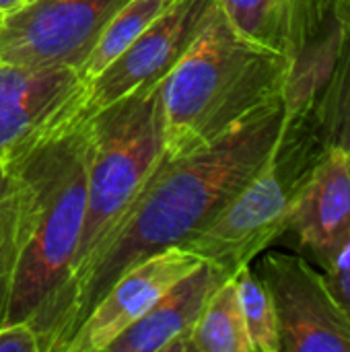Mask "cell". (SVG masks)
I'll list each match as a JSON object with an SVG mask.
<instances>
[{"label":"cell","instance_id":"1","mask_svg":"<svg viewBox=\"0 0 350 352\" xmlns=\"http://www.w3.org/2000/svg\"><path fill=\"white\" fill-rule=\"evenodd\" d=\"M287 111V95H278L215 142L182 157L165 155L111 233L58 295L39 330L41 352L64 351L89 311L132 266L202 233L268 161Z\"/></svg>","mask_w":350,"mask_h":352},{"label":"cell","instance_id":"2","mask_svg":"<svg viewBox=\"0 0 350 352\" xmlns=\"http://www.w3.org/2000/svg\"><path fill=\"white\" fill-rule=\"evenodd\" d=\"M89 140L83 124L33 140L6 161L17 190V268L4 324L29 322L39 334L72 274L87 210Z\"/></svg>","mask_w":350,"mask_h":352},{"label":"cell","instance_id":"3","mask_svg":"<svg viewBox=\"0 0 350 352\" xmlns=\"http://www.w3.org/2000/svg\"><path fill=\"white\" fill-rule=\"evenodd\" d=\"M287 58L245 39L215 2L200 33L161 82L165 155L194 153L285 95Z\"/></svg>","mask_w":350,"mask_h":352},{"label":"cell","instance_id":"4","mask_svg":"<svg viewBox=\"0 0 350 352\" xmlns=\"http://www.w3.org/2000/svg\"><path fill=\"white\" fill-rule=\"evenodd\" d=\"M309 105L289 107L268 161L202 233L182 245L184 250L233 276L285 237L303 188L328 153Z\"/></svg>","mask_w":350,"mask_h":352},{"label":"cell","instance_id":"5","mask_svg":"<svg viewBox=\"0 0 350 352\" xmlns=\"http://www.w3.org/2000/svg\"><path fill=\"white\" fill-rule=\"evenodd\" d=\"M87 124V210L70 278L111 233L165 157L161 85L116 101Z\"/></svg>","mask_w":350,"mask_h":352},{"label":"cell","instance_id":"6","mask_svg":"<svg viewBox=\"0 0 350 352\" xmlns=\"http://www.w3.org/2000/svg\"><path fill=\"white\" fill-rule=\"evenodd\" d=\"M215 2L217 0H173L167 10L109 66H105L95 78L78 82L31 142L78 128L116 101L161 85L200 33Z\"/></svg>","mask_w":350,"mask_h":352},{"label":"cell","instance_id":"7","mask_svg":"<svg viewBox=\"0 0 350 352\" xmlns=\"http://www.w3.org/2000/svg\"><path fill=\"white\" fill-rule=\"evenodd\" d=\"M128 0H21L2 16L0 64L76 70Z\"/></svg>","mask_w":350,"mask_h":352},{"label":"cell","instance_id":"8","mask_svg":"<svg viewBox=\"0 0 350 352\" xmlns=\"http://www.w3.org/2000/svg\"><path fill=\"white\" fill-rule=\"evenodd\" d=\"M256 274L276 311L281 352H350V318L307 258L266 254Z\"/></svg>","mask_w":350,"mask_h":352},{"label":"cell","instance_id":"9","mask_svg":"<svg viewBox=\"0 0 350 352\" xmlns=\"http://www.w3.org/2000/svg\"><path fill=\"white\" fill-rule=\"evenodd\" d=\"M250 41L291 64L287 91L314 95L330 56L332 21L324 0H217Z\"/></svg>","mask_w":350,"mask_h":352},{"label":"cell","instance_id":"10","mask_svg":"<svg viewBox=\"0 0 350 352\" xmlns=\"http://www.w3.org/2000/svg\"><path fill=\"white\" fill-rule=\"evenodd\" d=\"M200 262L202 260L196 254L179 245L138 262L124 272L89 311L62 352H105L128 326L142 318L163 293Z\"/></svg>","mask_w":350,"mask_h":352},{"label":"cell","instance_id":"11","mask_svg":"<svg viewBox=\"0 0 350 352\" xmlns=\"http://www.w3.org/2000/svg\"><path fill=\"white\" fill-rule=\"evenodd\" d=\"M303 258L326 270L350 245V157L328 151L303 188L287 233Z\"/></svg>","mask_w":350,"mask_h":352},{"label":"cell","instance_id":"12","mask_svg":"<svg viewBox=\"0 0 350 352\" xmlns=\"http://www.w3.org/2000/svg\"><path fill=\"white\" fill-rule=\"evenodd\" d=\"M231 276L210 262H200L179 278L105 352H186L190 334L212 293Z\"/></svg>","mask_w":350,"mask_h":352},{"label":"cell","instance_id":"13","mask_svg":"<svg viewBox=\"0 0 350 352\" xmlns=\"http://www.w3.org/2000/svg\"><path fill=\"white\" fill-rule=\"evenodd\" d=\"M309 113L324 146L350 157V25H332L328 64Z\"/></svg>","mask_w":350,"mask_h":352},{"label":"cell","instance_id":"14","mask_svg":"<svg viewBox=\"0 0 350 352\" xmlns=\"http://www.w3.org/2000/svg\"><path fill=\"white\" fill-rule=\"evenodd\" d=\"M186 352H254L233 276L208 299L190 334Z\"/></svg>","mask_w":350,"mask_h":352},{"label":"cell","instance_id":"15","mask_svg":"<svg viewBox=\"0 0 350 352\" xmlns=\"http://www.w3.org/2000/svg\"><path fill=\"white\" fill-rule=\"evenodd\" d=\"M173 0H128L103 27L95 45L76 68L78 82L95 78L109 66L132 41H136Z\"/></svg>","mask_w":350,"mask_h":352},{"label":"cell","instance_id":"16","mask_svg":"<svg viewBox=\"0 0 350 352\" xmlns=\"http://www.w3.org/2000/svg\"><path fill=\"white\" fill-rule=\"evenodd\" d=\"M78 87L72 68H23L0 64V107L60 99Z\"/></svg>","mask_w":350,"mask_h":352},{"label":"cell","instance_id":"17","mask_svg":"<svg viewBox=\"0 0 350 352\" xmlns=\"http://www.w3.org/2000/svg\"><path fill=\"white\" fill-rule=\"evenodd\" d=\"M233 278L254 352H281L278 320L264 283L252 266H243L233 274Z\"/></svg>","mask_w":350,"mask_h":352},{"label":"cell","instance_id":"18","mask_svg":"<svg viewBox=\"0 0 350 352\" xmlns=\"http://www.w3.org/2000/svg\"><path fill=\"white\" fill-rule=\"evenodd\" d=\"M17 268V190L8 163L0 161V326L6 320Z\"/></svg>","mask_w":350,"mask_h":352},{"label":"cell","instance_id":"19","mask_svg":"<svg viewBox=\"0 0 350 352\" xmlns=\"http://www.w3.org/2000/svg\"><path fill=\"white\" fill-rule=\"evenodd\" d=\"M64 99L66 95L43 103L0 107V161H8L23 151Z\"/></svg>","mask_w":350,"mask_h":352},{"label":"cell","instance_id":"20","mask_svg":"<svg viewBox=\"0 0 350 352\" xmlns=\"http://www.w3.org/2000/svg\"><path fill=\"white\" fill-rule=\"evenodd\" d=\"M0 352H41L39 334L29 322L0 326Z\"/></svg>","mask_w":350,"mask_h":352},{"label":"cell","instance_id":"21","mask_svg":"<svg viewBox=\"0 0 350 352\" xmlns=\"http://www.w3.org/2000/svg\"><path fill=\"white\" fill-rule=\"evenodd\" d=\"M322 272H324L334 297L338 299V303L342 305V309L350 318V245Z\"/></svg>","mask_w":350,"mask_h":352},{"label":"cell","instance_id":"22","mask_svg":"<svg viewBox=\"0 0 350 352\" xmlns=\"http://www.w3.org/2000/svg\"><path fill=\"white\" fill-rule=\"evenodd\" d=\"M328 6L332 25H350V0H330Z\"/></svg>","mask_w":350,"mask_h":352},{"label":"cell","instance_id":"23","mask_svg":"<svg viewBox=\"0 0 350 352\" xmlns=\"http://www.w3.org/2000/svg\"><path fill=\"white\" fill-rule=\"evenodd\" d=\"M21 0H0V16L8 14L10 10H14L19 6Z\"/></svg>","mask_w":350,"mask_h":352},{"label":"cell","instance_id":"24","mask_svg":"<svg viewBox=\"0 0 350 352\" xmlns=\"http://www.w3.org/2000/svg\"><path fill=\"white\" fill-rule=\"evenodd\" d=\"M324 2H326V6H328V2H330V0H324ZM328 12H330V6H328Z\"/></svg>","mask_w":350,"mask_h":352},{"label":"cell","instance_id":"25","mask_svg":"<svg viewBox=\"0 0 350 352\" xmlns=\"http://www.w3.org/2000/svg\"><path fill=\"white\" fill-rule=\"evenodd\" d=\"M0 27H2V16H0Z\"/></svg>","mask_w":350,"mask_h":352}]
</instances>
